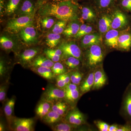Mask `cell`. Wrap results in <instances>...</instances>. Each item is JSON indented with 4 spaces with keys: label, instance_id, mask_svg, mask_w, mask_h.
I'll list each match as a JSON object with an SVG mask.
<instances>
[{
    "label": "cell",
    "instance_id": "obj_21",
    "mask_svg": "<svg viewBox=\"0 0 131 131\" xmlns=\"http://www.w3.org/2000/svg\"><path fill=\"white\" fill-rule=\"evenodd\" d=\"M94 84L92 89H100L106 84L107 78L103 70H98L94 72Z\"/></svg>",
    "mask_w": 131,
    "mask_h": 131
},
{
    "label": "cell",
    "instance_id": "obj_18",
    "mask_svg": "<svg viewBox=\"0 0 131 131\" xmlns=\"http://www.w3.org/2000/svg\"><path fill=\"white\" fill-rule=\"evenodd\" d=\"M70 110V105L64 100H60L52 104V110L63 118Z\"/></svg>",
    "mask_w": 131,
    "mask_h": 131
},
{
    "label": "cell",
    "instance_id": "obj_24",
    "mask_svg": "<svg viewBox=\"0 0 131 131\" xmlns=\"http://www.w3.org/2000/svg\"><path fill=\"white\" fill-rule=\"evenodd\" d=\"M112 18L108 15H104L102 16L98 22V27L101 34H106L108 31L112 29Z\"/></svg>",
    "mask_w": 131,
    "mask_h": 131
},
{
    "label": "cell",
    "instance_id": "obj_3",
    "mask_svg": "<svg viewBox=\"0 0 131 131\" xmlns=\"http://www.w3.org/2000/svg\"><path fill=\"white\" fill-rule=\"evenodd\" d=\"M104 54L100 44H95L88 48L86 53L87 65L90 68L96 67L103 61Z\"/></svg>",
    "mask_w": 131,
    "mask_h": 131
},
{
    "label": "cell",
    "instance_id": "obj_49",
    "mask_svg": "<svg viewBox=\"0 0 131 131\" xmlns=\"http://www.w3.org/2000/svg\"><path fill=\"white\" fill-rule=\"evenodd\" d=\"M88 26V25L86 24H83L81 25L80 29H79V31L77 33H79L82 32L83 31H84L87 28Z\"/></svg>",
    "mask_w": 131,
    "mask_h": 131
},
{
    "label": "cell",
    "instance_id": "obj_16",
    "mask_svg": "<svg viewBox=\"0 0 131 131\" xmlns=\"http://www.w3.org/2000/svg\"><path fill=\"white\" fill-rule=\"evenodd\" d=\"M101 42L100 35L97 33H90L82 37L81 46L83 49H88L91 46L100 44Z\"/></svg>",
    "mask_w": 131,
    "mask_h": 131
},
{
    "label": "cell",
    "instance_id": "obj_4",
    "mask_svg": "<svg viewBox=\"0 0 131 131\" xmlns=\"http://www.w3.org/2000/svg\"><path fill=\"white\" fill-rule=\"evenodd\" d=\"M35 124V120L34 118H20L15 116L9 127L14 131H34Z\"/></svg>",
    "mask_w": 131,
    "mask_h": 131
},
{
    "label": "cell",
    "instance_id": "obj_28",
    "mask_svg": "<svg viewBox=\"0 0 131 131\" xmlns=\"http://www.w3.org/2000/svg\"><path fill=\"white\" fill-rule=\"evenodd\" d=\"M50 127L52 130L54 131H71L77 127L68 123L64 119Z\"/></svg>",
    "mask_w": 131,
    "mask_h": 131
},
{
    "label": "cell",
    "instance_id": "obj_15",
    "mask_svg": "<svg viewBox=\"0 0 131 131\" xmlns=\"http://www.w3.org/2000/svg\"><path fill=\"white\" fill-rule=\"evenodd\" d=\"M123 30L119 31L115 29H111L105 34V43L107 46L112 48L118 47V40L120 35Z\"/></svg>",
    "mask_w": 131,
    "mask_h": 131
},
{
    "label": "cell",
    "instance_id": "obj_23",
    "mask_svg": "<svg viewBox=\"0 0 131 131\" xmlns=\"http://www.w3.org/2000/svg\"><path fill=\"white\" fill-rule=\"evenodd\" d=\"M81 26L80 22L78 19L71 21L66 27L63 33L68 37H74L79 31Z\"/></svg>",
    "mask_w": 131,
    "mask_h": 131
},
{
    "label": "cell",
    "instance_id": "obj_34",
    "mask_svg": "<svg viewBox=\"0 0 131 131\" xmlns=\"http://www.w3.org/2000/svg\"><path fill=\"white\" fill-rule=\"evenodd\" d=\"M67 22L63 20H59L55 22L50 30L51 32L61 34L63 33L66 27Z\"/></svg>",
    "mask_w": 131,
    "mask_h": 131
},
{
    "label": "cell",
    "instance_id": "obj_14",
    "mask_svg": "<svg viewBox=\"0 0 131 131\" xmlns=\"http://www.w3.org/2000/svg\"><path fill=\"white\" fill-rule=\"evenodd\" d=\"M1 47L7 52L18 51L19 49L17 43L9 35H3L0 37Z\"/></svg>",
    "mask_w": 131,
    "mask_h": 131
},
{
    "label": "cell",
    "instance_id": "obj_36",
    "mask_svg": "<svg viewBox=\"0 0 131 131\" xmlns=\"http://www.w3.org/2000/svg\"><path fill=\"white\" fill-rule=\"evenodd\" d=\"M51 69L52 72L56 77L67 73V69L64 65L59 62H55Z\"/></svg>",
    "mask_w": 131,
    "mask_h": 131
},
{
    "label": "cell",
    "instance_id": "obj_22",
    "mask_svg": "<svg viewBox=\"0 0 131 131\" xmlns=\"http://www.w3.org/2000/svg\"><path fill=\"white\" fill-rule=\"evenodd\" d=\"M64 119L63 117L59 115L53 110H51L41 120L42 122L49 126H51Z\"/></svg>",
    "mask_w": 131,
    "mask_h": 131
},
{
    "label": "cell",
    "instance_id": "obj_51",
    "mask_svg": "<svg viewBox=\"0 0 131 131\" xmlns=\"http://www.w3.org/2000/svg\"><path fill=\"white\" fill-rule=\"evenodd\" d=\"M52 1H53V2H58L65 1V0H52Z\"/></svg>",
    "mask_w": 131,
    "mask_h": 131
},
{
    "label": "cell",
    "instance_id": "obj_27",
    "mask_svg": "<svg viewBox=\"0 0 131 131\" xmlns=\"http://www.w3.org/2000/svg\"><path fill=\"white\" fill-rule=\"evenodd\" d=\"M22 0H7L6 3L5 12L7 15L10 16L15 13Z\"/></svg>",
    "mask_w": 131,
    "mask_h": 131
},
{
    "label": "cell",
    "instance_id": "obj_41",
    "mask_svg": "<svg viewBox=\"0 0 131 131\" xmlns=\"http://www.w3.org/2000/svg\"><path fill=\"white\" fill-rule=\"evenodd\" d=\"M120 5L125 11L131 13V0H120Z\"/></svg>",
    "mask_w": 131,
    "mask_h": 131
},
{
    "label": "cell",
    "instance_id": "obj_29",
    "mask_svg": "<svg viewBox=\"0 0 131 131\" xmlns=\"http://www.w3.org/2000/svg\"><path fill=\"white\" fill-rule=\"evenodd\" d=\"M61 39V34L51 32L46 35V43L49 48L54 49L60 43Z\"/></svg>",
    "mask_w": 131,
    "mask_h": 131
},
{
    "label": "cell",
    "instance_id": "obj_20",
    "mask_svg": "<svg viewBox=\"0 0 131 131\" xmlns=\"http://www.w3.org/2000/svg\"><path fill=\"white\" fill-rule=\"evenodd\" d=\"M31 70L37 74L48 81H52L56 79V76L52 72L51 68L46 67H33L30 68Z\"/></svg>",
    "mask_w": 131,
    "mask_h": 131
},
{
    "label": "cell",
    "instance_id": "obj_7",
    "mask_svg": "<svg viewBox=\"0 0 131 131\" xmlns=\"http://www.w3.org/2000/svg\"><path fill=\"white\" fill-rule=\"evenodd\" d=\"M130 19L129 16L120 10L114 12L112 18V29H125L129 26Z\"/></svg>",
    "mask_w": 131,
    "mask_h": 131
},
{
    "label": "cell",
    "instance_id": "obj_5",
    "mask_svg": "<svg viewBox=\"0 0 131 131\" xmlns=\"http://www.w3.org/2000/svg\"><path fill=\"white\" fill-rule=\"evenodd\" d=\"M65 96L64 89H61L56 85L50 84L47 86L43 93L41 100L53 103L60 100H64Z\"/></svg>",
    "mask_w": 131,
    "mask_h": 131
},
{
    "label": "cell",
    "instance_id": "obj_44",
    "mask_svg": "<svg viewBox=\"0 0 131 131\" xmlns=\"http://www.w3.org/2000/svg\"><path fill=\"white\" fill-rule=\"evenodd\" d=\"M56 86L59 88L62 89H64L67 86L65 81L61 77L58 75L56 77Z\"/></svg>",
    "mask_w": 131,
    "mask_h": 131
},
{
    "label": "cell",
    "instance_id": "obj_38",
    "mask_svg": "<svg viewBox=\"0 0 131 131\" xmlns=\"http://www.w3.org/2000/svg\"><path fill=\"white\" fill-rule=\"evenodd\" d=\"M83 77V74L79 71H73L70 73L71 82L78 86L81 83Z\"/></svg>",
    "mask_w": 131,
    "mask_h": 131
},
{
    "label": "cell",
    "instance_id": "obj_32",
    "mask_svg": "<svg viewBox=\"0 0 131 131\" xmlns=\"http://www.w3.org/2000/svg\"><path fill=\"white\" fill-rule=\"evenodd\" d=\"M82 19L87 21H93L96 18V15L94 11L90 8L84 7L81 9Z\"/></svg>",
    "mask_w": 131,
    "mask_h": 131
},
{
    "label": "cell",
    "instance_id": "obj_46",
    "mask_svg": "<svg viewBox=\"0 0 131 131\" xmlns=\"http://www.w3.org/2000/svg\"><path fill=\"white\" fill-rule=\"evenodd\" d=\"M117 131H131V124H128L119 127Z\"/></svg>",
    "mask_w": 131,
    "mask_h": 131
},
{
    "label": "cell",
    "instance_id": "obj_1",
    "mask_svg": "<svg viewBox=\"0 0 131 131\" xmlns=\"http://www.w3.org/2000/svg\"><path fill=\"white\" fill-rule=\"evenodd\" d=\"M78 6L72 0L58 2H42L38 14L42 17L51 16L67 22L78 19Z\"/></svg>",
    "mask_w": 131,
    "mask_h": 131
},
{
    "label": "cell",
    "instance_id": "obj_37",
    "mask_svg": "<svg viewBox=\"0 0 131 131\" xmlns=\"http://www.w3.org/2000/svg\"><path fill=\"white\" fill-rule=\"evenodd\" d=\"M53 16H47L43 17L41 20L42 27L45 30L51 28L55 23V20Z\"/></svg>",
    "mask_w": 131,
    "mask_h": 131
},
{
    "label": "cell",
    "instance_id": "obj_9",
    "mask_svg": "<svg viewBox=\"0 0 131 131\" xmlns=\"http://www.w3.org/2000/svg\"><path fill=\"white\" fill-rule=\"evenodd\" d=\"M19 35L26 44L31 45L37 43L38 38L37 32L32 26L23 28L19 32Z\"/></svg>",
    "mask_w": 131,
    "mask_h": 131
},
{
    "label": "cell",
    "instance_id": "obj_2",
    "mask_svg": "<svg viewBox=\"0 0 131 131\" xmlns=\"http://www.w3.org/2000/svg\"><path fill=\"white\" fill-rule=\"evenodd\" d=\"M34 16V14L11 19L8 21L5 30L11 34L18 33L23 28L32 26Z\"/></svg>",
    "mask_w": 131,
    "mask_h": 131
},
{
    "label": "cell",
    "instance_id": "obj_40",
    "mask_svg": "<svg viewBox=\"0 0 131 131\" xmlns=\"http://www.w3.org/2000/svg\"><path fill=\"white\" fill-rule=\"evenodd\" d=\"M114 1V0H96V2L100 7L106 8L111 6Z\"/></svg>",
    "mask_w": 131,
    "mask_h": 131
},
{
    "label": "cell",
    "instance_id": "obj_47",
    "mask_svg": "<svg viewBox=\"0 0 131 131\" xmlns=\"http://www.w3.org/2000/svg\"><path fill=\"white\" fill-rule=\"evenodd\" d=\"M5 0H0V13L1 16H2L3 12L5 11Z\"/></svg>",
    "mask_w": 131,
    "mask_h": 131
},
{
    "label": "cell",
    "instance_id": "obj_33",
    "mask_svg": "<svg viewBox=\"0 0 131 131\" xmlns=\"http://www.w3.org/2000/svg\"><path fill=\"white\" fill-rule=\"evenodd\" d=\"M64 63L67 68L73 70L77 68L80 65V60L73 57H69L64 58Z\"/></svg>",
    "mask_w": 131,
    "mask_h": 131
},
{
    "label": "cell",
    "instance_id": "obj_13",
    "mask_svg": "<svg viewBox=\"0 0 131 131\" xmlns=\"http://www.w3.org/2000/svg\"><path fill=\"white\" fill-rule=\"evenodd\" d=\"M118 47L120 49L128 51L131 48V30L130 27L124 30L120 35L118 40Z\"/></svg>",
    "mask_w": 131,
    "mask_h": 131
},
{
    "label": "cell",
    "instance_id": "obj_42",
    "mask_svg": "<svg viewBox=\"0 0 131 131\" xmlns=\"http://www.w3.org/2000/svg\"><path fill=\"white\" fill-rule=\"evenodd\" d=\"M93 30V27L91 26H88L87 28L84 31L79 33H77L74 37L76 38H80L82 37L84 35L91 33Z\"/></svg>",
    "mask_w": 131,
    "mask_h": 131
},
{
    "label": "cell",
    "instance_id": "obj_50",
    "mask_svg": "<svg viewBox=\"0 0 131 131\" xmlns=\"http://www.w3.org/2000/svg\"><path fill=\"white\" fill-rule=\"evenodd\" d=\"M6 130V127L4 123L2 121H1L0 122V131H4Z\"/></svg>",
    "mask_w": 131,
    "mask_h": 131
},
{
    "label": "cell",
    "instance_id": "obj_12",
    "mask_svg": "<svg viewBox=\"0 0 131 131\" xmlns=\"http://www.w3.org/2000/svg\"><path fill=\"white\" fill-rule=\"evenodd\" d=\"M16 100V97L13 96L9 99H7L3 103L4 104L3 110L4 114L9 127L12 120L15 117L14 114V110Z\"/></svg>",
    "mask_w": 131,
    "mask_h": 131
},
{
    "label": "cell",
    "instance_id": "obj_43",
    "mask_svg": "<svg viewBox=\"0 0 131 131\" xmlns=\"http://www.w3.org/2000/svg\"><path fill=\"white\" fill-rule=\"evenodd\" d=\"M96 126L101 131H108L110 125L105 122L102 121H97L95 123Z\"/></svg>",
    "mask_w": 131,
    "mask_h": 131
},
{
    "label": "cell",
    "instance_id": "obj_10",
    "mask_svg": "<svg viewBox=\"0 0 131 131\" xmlns=\"http://www.w3.org/2000/svg\"><path fill=\"white\" fill-rule=\"evenodd\" d=\"M64 120L76 127L83 125L86 122L84 115L77 107L70 109L64 118Z\"/></svg>",
    "mask_w": 131,
    "mask_h": 131
},
{
    "label": "cell",
    "instance_id": "obj_11",
    "mask_svg": "<svg viewBox=\"0 0 131 131\" xmlns=\"http://www.w3.org/2000/svg\"><path fill=\"white\" fill-rule=\"evenodd\" d=\"M35 5L33 0H22L15 13L17 17L35 14Z\"/></svg>",
    "mask_w": 131,
    "mask_h": 131
},
{
    "label": "cell",
    "instance_id": "obj_48",
    "mask_svg": "<svg viewBox=\"0 0 131 131\" xmlns=\"http://www.w3.org/2000/svg\"><path fill=\"white\" fill-rule=\"evenodd\" d=\"M119 128V126L117 125H113L110 126L108 131H117Z\"/></svg>",
    "mask_w": 131,
    "mask_h": 131
},
{
    "label": "cell",
    "instance_id": "obj_39",
    "mask_svg": "<svg viewBox=\"0 0 131 131\" xmlns=\"http://www.w3.org/2000/svg\"><path fill=\"white\" fill-rule=\"evenodd\" d=\"M8 88V81L1 84L0 86V102L3 103L7 100V94Z\"/></svg>",
    "mask_w": 131,
    "mask_h": 131
},
{
    "label": "cell",
    "instance_id": "obj_19",
    "mask_svg": "<svg viewBox=\"0 0 131 131\" xmlns=\"http://www.w3.org/2000/svg\"><path fill=\"white\" fill-rule=\"evenodd\" d=\"M55 63L43 55H39L32 61L29 67H43L51 68Z\"/></svg>",
    "mask_w": 131,
    "mask_h": 131
},
{
    "label": "cell",
    "instance_id": "obj_25",
    "mask_svg": "<svg viewBox=\"0 0 131 131\" xmlns=\"http://www.w3.org/2000/svg\"><path fill=\"white\" fill-rule=\"evenodd\" d=\"M94 72H91L88 75L84 81L80 86V92L82 94L85 93L91 90L93 88L94 84Z\"/></svg>",
    "mask_w": 131,
    "mask_h": 131
},
{
    "label": "cell",
    "instance_id": "obj_8",
    "mask_svg": "<svg viewBox=\"0 0 131 131\" xmlns=\"http://www.w3.org/2000/svg\"><path fill=\"white\" fill-rule=\"evenodd\" d=\"M41 50L37 47L26 49L18 55L19 63L24 67L29 66L30 64L38 55Z\"/></svg>",
    "mask_w": 131,
    "mask_h": 131
},
{
    "label": "cell",
    "instance_id": "obj_35",
    "mask_svg": "<svg viewBox=\"0 0 131 131\" xmlns=\"http://www.w3.org/2000/svg\"><path fill=\"white\" fill-rule=\"evenodd\" d=\"M9 68L5 61L2 58L0 60V77L1 80L7 79L9 75Z\"/></svg>",
    "mask_w": 131,
    "mask_h": 131
},
{
    "label": "cell",
    "instance_id": "obj_31",
    "mask_svg": "<svg viewBox=\"0 0 131 131\" xmlns=\"http://www.w3.org/2000/svg\"><path fill=\"white\" fill-rule=\"evenodd\" d=\"M123 108L124 112L128 118L131 120V87L128 89L125 95Z\"/></svg>",
    "mask_w": 131,
    "mask_h": 131
},
{
    "label": "cell",
    "instance_id": "obj_30",
    "mask_svg": "<svg viewBox=\"0 0 131 131\" xmlns=\"http://www.w3.org/2000/svg\"><path fill=\"white\" fill-rule=\"evenodd\" d=\"M64 90L65 93L64 100L70 105L74 104L80 98L81 95L80 88L73 90Z\"/></svg>",
    "mask_w": 131,
    "mask_h": 131
},
{
    "label": "cell",
    "instance_id": "obj_17",
    "mask_svg": "<svg viewBox=\"0 0 131 131\" xmlns=\"http://www.w3.org/2000/svg\"><path fill=\"white\" fill-rule=\"evenodd\" d=\"M53 103L46 101L41 100L36 106L35 113L36 116L39 118L42 119L52 110Z\"/></svg>",
    "mask_w": 131,
    "mask_h": 131
},
{
    "label": "cell",
    "instance_id": "obj_26",
    "mask_svg": "<svg viewBox=\"0 0 131 131\" xmlns=\"http://www.w3.org/2000/svg\"><path fill=\"white\" fill-rule=\"evenodd\" d=\"M44 53L46 56L54 63L60 61L63 55L62 51L58 48L57 49H46L44 51Z\"/></svg>",
    "mask_w": 131,
    "mask_h": 131
},
{
    "label": "cell",
    "instance_id": "obj_45",
    "mask_svg": "<svg viewBox=\"0 0 131 131\" xmlns=\"http://www.w3.org/2000/svg\"><path fill=\"white\" fill-rule=\"evenodd\" d=\"M59 75L65 81L67 85L71 83L70 73H66Z\"/></svg>",
    "mask_w": 131,
    "mask_h": 131
},
{
    "label": "cell",
    "instance_id": "obj_6",
    "mask_svg": "<svg viewBox=\"0 0 131 131\" xmlns=\"http://www.w3.org/2000/svg\"><path fill=\"white\" fill-rule=\"evenodd\" d=\"M58 49L62 51L64 58L69 57H73L81 60L82 59V52L78 46L73 41L62 42L58 46Z\"/></svg>",
    "mask_w": 131,
    "mask_h": 131
}]
</instances>
